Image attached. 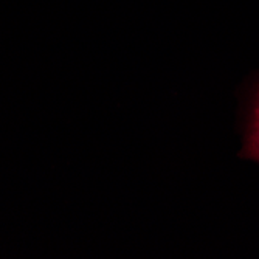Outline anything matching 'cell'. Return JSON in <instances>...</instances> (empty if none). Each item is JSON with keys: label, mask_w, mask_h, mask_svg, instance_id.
Returning a JSON list of instances; mask_svg holds the SVG:
<instances>
[{"label": "cell", "mask_w": 259, "mask_h": 259, "mask_svg": "<svg viewBox=\"0 0 259 259\" xmlns=\"http://www.w3.org/2000/svg\"><path fill=\"white\" fill-rule=\"evenodd\" d=\"M244 154L248 158L259 161V123H253V129H251V134L248 137Z\"/></svg>", "instance_id": "1"}, {"label": "cell", "mask_w": 259, "mask_h": 259, "mask_svg": "<svg viewBox=\"0 0 259 259\" xmlns=\"http://www.w3.org/2000/svg\"><path fill=\"white\" fill-rule=\"evenodd\" d=\"M253 123H259V95H257V103L254 106V121Z\"/></svg>", "instance_id": "2"}]
</instances>
